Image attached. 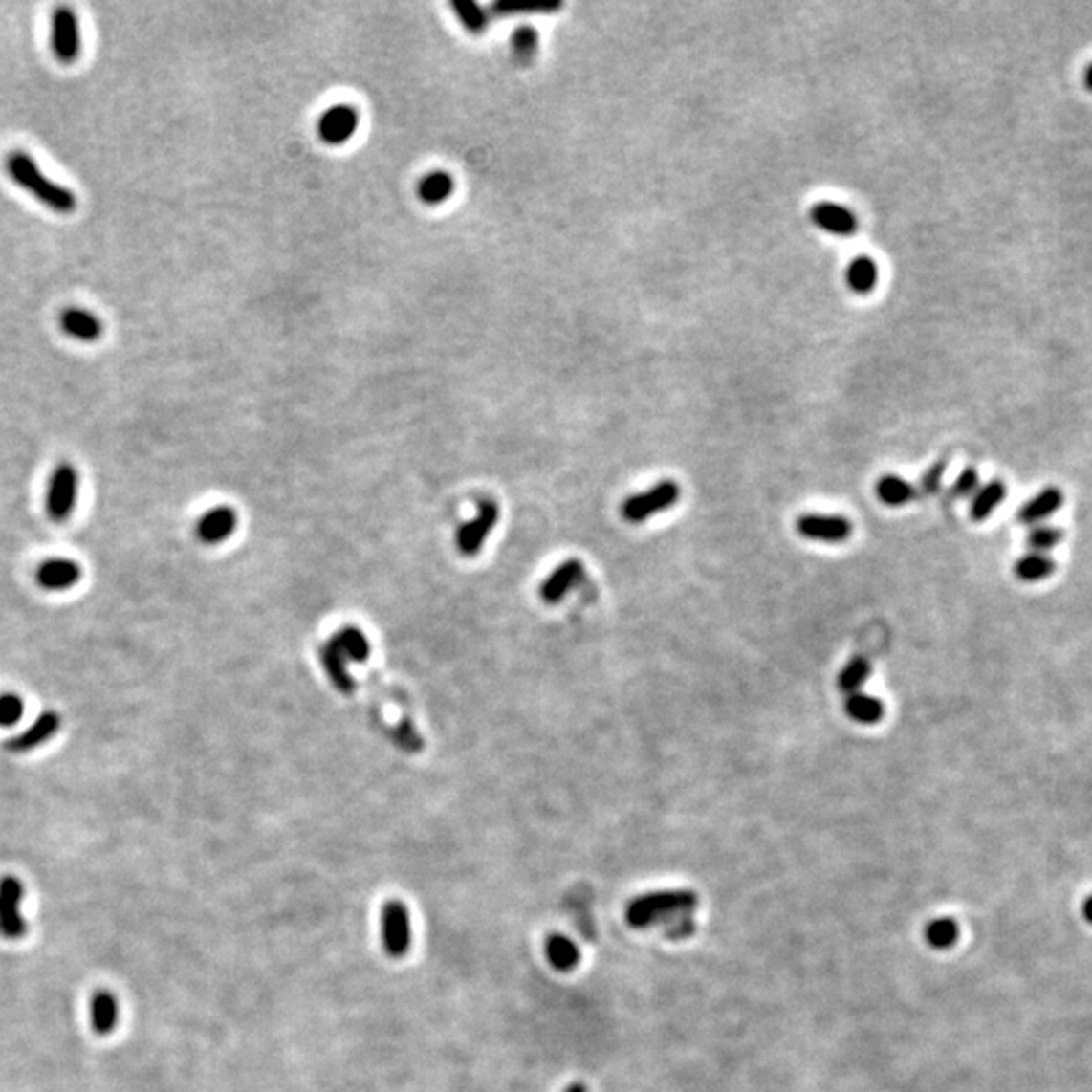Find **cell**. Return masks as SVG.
Segmentation results:
<instances>
[{"label": "cell", "instance_id": "obj_1", "mask_svg": "<svg viewBox=\"0 0 1092 1092\" xmlns=\"http://www.w3.org/2000/svg\"><path fill=\"white\" fill-rule=\"evenodd\" d=\"M5 168L16 185L27 190L29 195L37 199L41 205L55 210V213L69 215L76 210L77 199L74 195V190L51 181L27 152L12 150L7 156Z\"/></svg>", "mask_w": 1092, "mask_h": 1092}, {"label": "cell", "instance_id": "obj_2", "mask_svg": "<svg viewBox=\"0 0 1092 1092\" xmlns=\"http://www.w3.org/2000/svg\"><path fill=\"white\" fill-rule=\"evenodd\" d=\"M696 903L698 896L688 888L645 892L629 901L625 908V919L631 927L658 925L664 919L674 917V914L692 910Z\"/></svg>", "mask_w": 1092, "mask_h": 1092}, {"label": "cell", "instance_id": "obj_3", "mask_svg": "<svg viewBox=\"0 0 1092 1092\" xmlns=\"http://www.w3.org/2000/svg\"><path fill=\"white\" fill-rule=\"evenodd\" d=\"M79 494V473L69 462H61L53 470L47 482L45 510L53 522H67L74 514Z\"/></svg>", "mask_w": 1092, "mask_h": 1092}, {"label": "cell", "instance_id": "obj_4", "mask_svg": "<svg viewBox=\"0 0 1092 1092\" xmlns=\"http://www.w3.org/2000/svg\"><path fill=\"white\" fill-rule=\"evenodd\" d=\"M381 941L384 953L401 959L409 953L413 943V925L407 905L397 901H386L381 908Z\"/></svg>", "mask_w": 1092, "mask_h": 1092}, {"label": "cell", "instance_id": "obj_5", "mask_svg": "<svg viewBox=\"0 0 1092 1092\" xmlns=\"http://www.w3.org/2000/svg\"><path fill=\"white\" fill-rule=\"evenodd\" d=\"M678 498L680 486L674 480H662L654 488L640 491L636 496H629L622 506V516L631 524H640L654 514L664 513V510H670Z\"/></svg>", "mask_w": 1092, "mask_h": 1092}, {"label": "cell", "instance_id": "obj_6", "mask_svg": "<svg viewBox=\"0 0 1092 1092\" xmlns=\"http://www.w3.org/2000/svg\"><path fill=\"white\" fill-rule=\"evenodd\" d=\"M51 51L63 65H72L81 55V33L74 9L59 7L51 16Z\"/></svg>", "mask_w": 1092, "mask_h": 1092}, {"label": "cell", "instance_id": "obj_7", "mask_svg": "<svg viewBox=\"0 0 1092 1092\" xmlns=\"http://www.w3.org/2000/svg\"><path fill=\"white\" fill-rule=\"evenodd\" d=\"M25 886L19 878L5 876L0 880V935L21 939L27 932V921L21 914Z\"/></svg>", "mask_w": 1092, "mask_h": 1092}, {"label": "cell", "instance_id": "obj_8", "mask_svg": "<svg viewBox=\"0 0 1092 1092\" xmlns=\"http://www.w3.org/2000/svg\"><path fill=\"white\" fill-rule=\"evenodd\" d=\"M796 526L803 538L818 542L836 544L852 536V522L836 514H801Z\"/></svg>", "mask_w": 1092, "mask_h": 1092}, {"label": "cell", "instance_id": "obj_9", "mask_svg": "<svg viewBox=\"0 0 1092 1092\" xmlns=\"http://www.w3.org/2000/svg\"><path fill=\"white\" fill-rule=\"evenodd\" d=\"M496 522H498V506L491 500H484L480 504V513L475 516V520L464 524L460 528V535H457V546H460L462 555L466 557L478 555Z\"/></svg>", "mask_w": 1092, "mask_h": 1092}, {"label": "cell", "instance_id": "obj_10", "mask_svg": "<svg viewBox=\"0 0 1092 1092\" xmlns=\"http://www.w3.org/2000/svg\"><path fill=\"white\" fill-rule=\"evenodd\" d=\"M809 217H812V221L821 229V231L838 237H850L860 227L858 217L852 213V208L830 201L814 205L812 210H809Z\"/></svg>", "mask_w": 1092, "mask_h": 1092}, {"label": "cell", "instance_id": "obj_11", "mask_svg": "<svg viewBox=\"0 0 1092 1092\" xmlns=\"http://www.w3.org/2000/svg\"><path fill=\"white\" fill-rule=\"evenodd\" d=\"M83 577L79 562L72 558H49L43 560L37 569V583L47 591H67L74 589Z\"/></svg>", "mask_w": 1092, "mask_h": 1092}, {"label": "cell", "instance_id": "obj_12", "mask_svg": "<svg viewBox=\"0 0 1092 1092\" xmlns=\"http://www.w3.org/2000/svg\"><path fill=\"white\" fill-rule=\"evenodd\" d=\"M61 729V716L55 710H45L39 718L33 722L29 729L19 732L16 736L9 738L7 749L12 753H27L41 747L43 743L51 741Z\"/></svg>", "mask_w": 1092, "mask_h": 1092}, {"label": "cell", "instance_id": "obj_13", "mask_svg": "<svg viewBox=\"0 0 1092 1092\" xmlns=\"http://www.w3.org/2000/svg\"><path fill=\"white\" fill-rule=\"evenodd\" d=\"M359 128V112L350 105H334L322 118L318 124L320 138L328 144H344L346 140Z\"/></svg>", "mask_w": 1092, "mask_h": 1092}, {"label": "cell", "instance_id": "obj_14", "mask_svg": "<svg viewBox=\"0 0 1092 1092\" xmlns=\"http://www.w3.org/2000/svg\"><path fill=\"white\" fill-rule=\"evenodd\" d=\"M59 326L69 339L77 342H98L103 334V322L96 314L83 308H67L59 314Z\"/></svg>", "mask_w": 1092, "mask_h": 1092}, {"label": "cell", "instance_id": "obj_15", "mask_svg": "<svg viewBox=\"0 0 1092 1092\" xmlns=\"http://www.w3.org/2000/svg\"><path fill=\"white\" fill-rule=\"evenodd\" d=\"M580 577H583V565H580L579 560L571 558L560 562V565L553 571V575L544 580V585L540 589L542 599L546 603L562 601V597L579 585Z\"/></svg>", "mask_w": 1092, "mask_h": 1092}, {"label": "cell", "instance_id": "obj_16", "mask_svg": "<svg viewBox=\"0 0 1092 1092\" xmlns=\"http://www.w3.org/2000/svg\"><path fill=\"white\" fill-rule=\"evenodd\" d=\"M237 526V514L231 508L219 506L205 513L197 524V536L205 544H219L233 535Z\"/></svg>", "mask_w": 1092, "mask_h": 1092}, {"label": "cell", "instance_id": "obj_17", "mask_svg": "<svg viewBox=\"0 0 1092 1092\" xmlns=\"http://www.w3.org/2000/svg\"><path fill=\"white\" fill-rule=\"evenodd\" d=\"M1062 502H1064L1062 491L1056 486H1048L1040 491V494H1036L1017 510V520L1021 524H1032V526L1040 524L1048 516L1059 513Z\"/></svg>", "mask_w": 1092, "mask_h": 1092}, {"label": "cell", "instance_id": "obj_18", "mask_svg": "<svg viewBox=\"0 0 1092 1092\" xmlns=\"http://www.w3.org/2000/svg\"><path fill=\"white\" fill-rule=\"evenodd\" d=\"M118 1017H120V1006L116 995L110 992H98L90 1003L92 1028L101 1036L110 1034L118 1026Z\"/></svg>", "mask_w": 1092, "mask_h": 1092}, {"label": "cell", "instance_id": "obj_19", "mask_svg": "<svg viewBox=\"0 0 1092 1092\" xmlns=\"http://www.w3.org/2000/svg\"><path fill=\"white\" fill-rule=\"evenodd\" d=\"M544 950H546V959L549 963L557 969V972H573V969L579 965L580 961V953H579V947L565 935H560V932H555L544 943Z\"/></svg>", "mask_w": 1092, "mask_h": 1092}, {"label": "cell", "instance_id": "obj_20", "mask_svg": "<svg viewBox=\"0 0 1092 1092\" xmlns=\"http://www.w3.org/2000/svg\"><path fill=\"white\" fill-rule=\"evenodd\" d=\"M1006 494H1008L1006 484L999 480H992L985 486H979V490L973 494L969 514H972V518L977 522L990 518L994 514V510L1003 502V498H1006Z\"/></svg>", "mask_w": 1092, "mask_h": 1092}, {"label": "cell", "instance_id": "obj_21", "mask_svg": "<svg viewBox=\"0 0 1092 1092\" xmlns=\"http://www.w3.org/2000/svg\"><path fill=\"white\" fill-rule=\"evenodd\" d=\"M878 263L870 255H858L848 266V286L854 294L868 295L878 286Z\"/></svg>", "mask_w": 1092, "mask_h": 1092}, {"label": "cell", "instance_id": "obj_22", "mask_svg": "<svg viewBox=\"0 0 1092 1092\" xmlns=\"http://www.w3.org/2000/svg\"><path fill=\"white\" fill-rule=\"evenodd\" d=\"M876 496L880 498V502L898 508V506H905L908 504L914 496H917V488H914L910 482L903 480L901 475H885V478H880L876 484Z\"/></svg>", "mask_w": 1092, "mask_h": 1092}, {"label": "cell", "instance_id": "obj_23", "mask_svg": "<svg viewBox=\"0 0 1092 1092\" xmlns=\"http://www.w3.org/2000/svg\"><path fill=\"white\" fill-rule=\"evenodd\" d=\"M845 712L860 725H876L885 716V704L868 694H850L845 698Z\"/></svg>", "mask_w": 1092, "mask_h": 1092}, {"label": "cell", "instance_id": "obj_24", "mask_svg": "<svg viewBox=\"0 0 1092 1092\" xmlns=\"http://www.w3.org/2000/svg\"><path fill=\"white\" fill-rule=\"evenodd\" d=\"M870 672H872L870 660L866 656H854L848 664L841 667V672L838 674L840 692H843L845 696L860 692L862 686H864L866 680L870 678Z\"/></svg>", "mask_w": 1092, "mask_h": 1092}, {"label": "cell", "instance_id": "obj_25", "mask_svg": "<svg viewBox=\"0 0 1092 1092\" xmlns=\"http://www.w3.org/2000/svg\"><path fill=\"white\" fill-rule=\"evenodd\" d=\"M1054 569H1056V565L1048 555L1030 553L1026 557H1021L1019 560H1016L1014 573L1017 579L1026 580V583H1037V580L1048 579L1054 573Z\"/></svg>", "mask_w": 1092, "mask_h": 1092}, {"label": "cell", "instance_id": "obj_26", "mask_svg": "<svg viewBox=\"0 0 1092 1092\" xmlns=\"http://www.w3.org/2000/svg\"><path fill=\"white\" fill-rule=\"evenodd\" d=\"M453 190V179L448 172H431L419 185V197L429 205L444 203Z\"/></svg>", "mask_w": 1092, "mask_h": 1092}, {"label": "cell", "instance_id": "obj_27", "mask_svg": "<svg viewBox=\"0 0 1092 1092\" xmlns=\"http://www.w3.org/2000/svg\"><path fill=\"white\" fill-rule=\"evenodd\" d=\"M927 943L935 949H949L953 947L959 939V925L955 919L941 917L932 919L925 928Z\"/></svg>", "mask_w": 1092, "mask_h": 1092}, {"label": "cell", "instance_id": "obj_28", "mask_svg": "<svg viewBox=\"0 0 1092 1092\" xmlns=\"http://www.w3.org/2000/svg\"><path fill=\"white\" fill-rule=\"evenodd\" d=\"M560 9V3H542V0H536V3L535 0H528V3H524V0H500V3L494 5V12L506 16V19L518 14H551Z\"/></svg>", "mask_w": 1092, "mask_h": 1092}, {"label": "cell", "instance_id": "obj_29", "mask_svg": "<svg viewBox=\"0 0 1092 1092\" xmlns=\"http://www.w3.org/2000/svg\"><path fill=\"white\" fill-rule=\"evenodd\" d=\"M451 9L471 34H482L488 29V16L473 0H455V3H451Z\"/></svg>", "mask_w": 1092, "mask_h": 1092}, {"label": "cell", "instance_id": "obj_30", "mask_svg": "<svg viewBox=\"0 0 1092 1092\" xmlns=\"http://www.w3.org/2000/svg\"><path fill=\"white\" fill-rule=\"evenodd\" d=\"M513 51L522 65L533 63L538 55V33L533 27H520L513 37Z\"/></svg>", "mask_w": 1092, "mask_h": 1092}, {"label": "cell", "instance_id": "obj_31", "mask_svg": "<svg viewBox=\"0 0 1092 1092\" xmlns=\"http://www.w3.org/2000/svg\"><path fill=\"white\" fill-rule=\"evenodd\" d=\"M1062 540V531L1060 528H1052V526H1036L1034 531L1028 535V546L1032 553L1037 555H1046L1048 551H1052L1054 546H1059Z\"/></svg>", "mask_w": 1092, "mask_h": 1092}, {"label": "cell", "instance_id": "obj_32", "mask_svg": "<svg viewBox=\"0 0 1092 1092\" xmlns=\"http://www.w3.org/2000/svg\"><path fill=\"white\" fill-rule=\"evenodd\" d=\"M25 714V702L19 694L5 692L0 694V727L11 729Z\"/></svg>", "mask_w": 1092, "mask_h": 1092}, {"label": "cell", "instance_id": "obj_33", "mask_svg": "<svg viewBox=\"0 0 1092 1092\" xmlns=\"http://www.w3.org/2000/svg\"><path fill=\"white\" fill-rule=\"evenodd\" d=\"M977 490H979V471H977V468L972 466V468H965V470L959 473V478L955 480V484L950 486V490H949V496H950V498H957V500H959V498H969L972 494H975Z\"/></svg>", "mask_w": 1092, "mask_h": 1092}, {"label": "cell", "instance_id": "obj_34", "mask_svg": "<svg viewBox=\"0 0 1092 1092\" xmlns=\"http://www.w3.org/2000/svg\"><path fill=\"white\" fill-rule=\"evenodd\" d=\"M945 470H947V462L941 460V462L932 464V466L921 475L919 490H921L923 496H935V494H937V491L941 490L943 478H945Z\"/></svg>", "mask_w": 1092, "mask_h": 1092}, {"label": "cell", "instance_id": "obj_35", "mask_svg": "<svg viewBox=\"0 0 1092 1092\" xmlns=\"http://www.w3.org/2000/svg\"><path fill=\"white\" fill-rule=\"evenodd\" d=\"M1082 917L1086 919L1088 925H1092V894L1082 903Z\"/></svg>", "mask_w": 1092, "mask_h": 1092}, {"label": "cell", "instance_id": "obj_36", "mask_svg": "<svg viewBox=\"0 0 1092 1092\" xmlns=\"http://www.w3.org/2000/svg\"><path fill=\"white\" fill-rule=\"evenodd\" d=\"M1084 87L1092 94V63L1086 67V72H1084Z\"/></svg>", "mask_w": 1092, "mask_h": 1092}, {"label": "cell", "instance_id": "obj_37", "mask_svg": "<svg viewBox=\"0 0 1092 1092\" xmlns=\"http://www.w3.org/2000/svg\"><path fill=\"white\" fill-rule=\"evenodd\" d=\"M562 1092H587V1086L583 1082H573L569 1084Z\"/></svg>", "mask_w": 1092, "mask_h": 1092}]
</instances>
